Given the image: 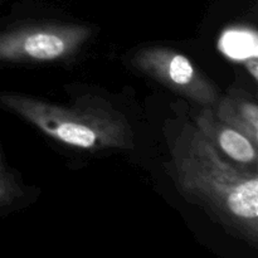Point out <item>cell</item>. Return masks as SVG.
I'll use <instances>...</instances> for the list:
<instances>
[{"mask_svg":"<svg viewBox=\"0 0 258 258\" xmlns=\"http://www.w3.org/2000/svg\"><path fill=\"white\" fill-rule=\"evenodd\" d=\"M0 106L71 148L98 151L133 146V130L127 118L98 97L63 106L32 96L4 92L0 93Z\"/></svg>","mask_w":258,"mask_h":258,"instance_id":"obj_2","label":"cell"},{"mask_svg":"<svg viewBox=\"0 0 258 258\" xmlns=\"http://www.w3.org/2000/svg\"><path fill=\"white\" fill-rule=\"evenodd\" d=\"M221 49L231 58L246 62L257 57V37L249 30H229L222 37Z\"/></svg>","mask_w":258,"mask_h":258,"instance_id":"obj_7","label":"cell"},{"mask_svg":"<svg viewBox=\"0 0 258 258\" xmlns=\"http://www.w3.org/2000/svg\"><path fill=\"white\" fill-rule=\"evenodd\" d=\"M216 116L258 145V106L254 101L227 96L218 101Z\"/></svg>","mask_w":258,"mask_h":258,"instance_id":"obj_6","label":"cell"},{"mask_svg":"<svg viewBox=\"0 0 258 258\" xmlns=\"http://www.w3.org/2000/svg\"><path fill=\"white\" fill-rule=\"evenodd\" d=\"M77 24H34L0 32V62H54L71 57L90 39Z\"/></svg>","mask_w":258,"mask_h":258,"instance_id":"obj_3","label":"cell"},{"mask_svg":"<svg viewBox=\"0 0 258 258\" xmlns=\"http://www.w3.org/2000/svg\"><path fill=\"white\" fill-rule=\"evenodd\" d=\"M139 71L183 97L209 107L218 102V90L184 54L165 47H149L133 58Z\"/></svg>","mask_w":258,"mask_h":258,"instance_id":"obj_4","label":"cell"},{"mask_svg":"<svg viewBox=\"0 0 258 258\" xmlns=\"http://www.w3.org/2000/svg\"><path fill=\"white\" fill-rule=\"evenodd\" d=\"M22 196V189L18 185L13 174L5 168L0 155V207L10 206Z\"/></svg>","mask_w":258,"mask_h":258,"instance_id":"obj_8","label":"cell"},{"mask_svg":"<svg viewBox=\"0 0 258 258\" xmlns=\"http://www.w3.org/2000/svg\"><path fill=\"white\" fill-rule=\"evenodd\" d=\"M166 171L186 202L229 233L252 246L258 242V173L224 158L190 121L170 133Z\"/></svg>","mask_w":258,"mask_h":258,"instance_id":"obj_1","label":"cell"},{"mask_svg":"<svg viewBox=\"0 0 258 258\" xmlns=\"http://www.w3.org/2000/svg\"><path fill=\"white\" fill-rule=\"evenodd\" d=\"M194 125L227 159L229 158L234 163L257 169V145L219 120L211 107H204L197 115Z\"/></svg>","mask_w":258,"mask_h":258,"instance_id":"obj_5","label":"cell"}]
</instances>
